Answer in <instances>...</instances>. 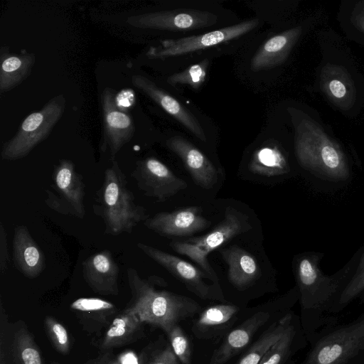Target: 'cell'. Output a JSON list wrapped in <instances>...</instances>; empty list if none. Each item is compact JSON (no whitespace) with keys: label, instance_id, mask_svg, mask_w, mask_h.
Returning a JSON list of instances; mask_svg holds the SVG:
<instances>
[{"label":"cell","instance_id":"5bb4252c","mask_svg":"<svg viewBox=\"0 0 364 364\" xmlns=\"http://www.w3.org/2000/svg\"><path fill=\"white\" fill-rule=\"evenodd\" d=\"M199 206H188L149 217L144 225L151 231L166 237H186L209 228L211 222L202 214Z\"/></svg>","mask_w":364,"mask_h":364},{"label":"cell","instance_id":"4dcf8cb0","mask_svg":"<svg viewBox=\"0 0 364 364\" xmlns=\"http://www.w3.org/2000/svg\"><path fill=\"white\" fill-rule=\"evenodd\" d=\"M296 330L291 324L282 336L267 350L259 364H283L290 353Z\"/></svg>","mask_w":364,"mask_h":364},{"label":"cell","instance_id":"836d02e7","mask_svg":"<svg viewBox=\"0 0 364 364\" xmlns=\"http://www.w3.org/2000/svg\"><path fill=\"white\" fill-rule=\"evenodd\" d=\"M45 326L55 348L62 354H67L70 349V340L64 326L49 316L45 318Z\"/></svg>","mask_w":364,"mask_h":364},{"label":"cell","instance_id":"8992f818","mask_svg":"<svg viewBox=\"0 0 364 364\" xmlns=\"http://www.w3.org/2000/svg\"><path fill=\"white\" fill-rule=\"evenodd\" d=\"M65 109V97L59 95L51 98L40 110L28 115L16 134L4 144L1 158L6 161H15L26 157L48 137L63 117Z\"/></svg>","mask_w":364,"mask_h":364},{"label":"cell","instance_id":"f1b7e54d","mask_svg":"<svg viewBox=\"0 0 364 364\" xmlns=\"http://www.w3.org/2000/svg\"><path fill=\"white\" fill-rule=\"evenodd\" d=\"M364 294V247L360 250L358 264L354 272L338 300L336 312L353 300Z\"/></svg>","mask_w":364,"mask_h":364},{"label":"cell","instance_id":"9a60e30c","mask_svg":"<svg viewBox=\"0 0 364 364\" xmlns=\"http://www.w3.org/2000/svg\"><path fill=\"white\" fill-rule=\"evenodd\" d=\"M166 146L181 159L198 186L206 190L214 187L218 179L216 167L197 147L178 136L168 139Z\"/></svg>","mask_w":364,"mask_h":364},{"label":"cell","instance_id":"ac0fdd59","mask_svg":"<svg viewBox=\"0 0 364 364\" xmlns=\"http://www.w3.org/2000/svg\"><path fill=\"white\" fill-rule=\"evenodd\" d=\"M270 314L259 311L231 331L213 352L209 364H225L252 341L255 333L269 320Z\"/></svg>","mask_w":364,"mask_h":364},{"label":"cell","instance_id":"30bf717a","mask_svg":"<svg viewBox=\"0 0 364 364\" xmlns=\"http://www.w3.org/2000/svg\"><path fill=\"white\" fill-rule=\"evenodd\" d=\"M137 247L166 269L192 293L202 299L225 301L219 284H208V275L187 261L154 247L139 242Z\"/></svg>","mask_w":364,"mask_h":364},{"label":"cell","instance_id":"8d00e7d4","mask_svg":"<svg viewBox=\"0 0 364 364\" xmlns=\"http://www.w3.org/2000/svg\"><path fill=\"white\" fill-rule=\"evenodd\" d=\"M350 21L358 30L364 33V1L355 5L351 14Z\"/></svg>","mask_w":364,"mask_h":364},{"label":"cell","instance_id":"8fae6325","mask_svg":"<svg viewBox=\"0 0 364 364\" xmlns=\"http://www.w3.org/2000/svg\"><path fill=\"white\" fill-rule=\"evenodd\" d=\"M100 107L102 129L100 150L113 162L119 151L133 138L135 127L132 117L118 107L114 89L104 88Z\"/></svg>","mask_w":364,"mask_h":364},{"label":"cell","instance_id":"1f68e13d","mask_svg":"<svg viewBox=\"0 0 364 364\" xmlns=\"http://www.w3.org/2000/svg\"><path fill=\"white\" fill-rule=\"evenodd\" d=\"M70 308L76 311L87 314L107 315L112 313L115 306L111 302L95 297L79 298L72 302Z\"/></svg>","mask_w":364,"mask_h":364},{"label":"cell","instance_id":"f35d334b","mask_svg":"<svg viewBox=\"0 0 364 364\" xmlns=\"http://www.w3.org/2000/svg\"><path fill=\"white\" fill-rule=\"evenodd\" d=\"M112 364H122L120 362L119 363H112Z\"/></svg>","mask_w":364,"mask_h":364},{"label":"cell","instance_id":"74e56055","mask_svg":"<svg viewBox=\"0 0 364 364\" xmlns=\"http://www.w3.org/2000/svg\"><path fill=\"white\" fill-rule=\"evenodd\" d=\"M120 363L122 364H137V360L132 353H127L122 357Z\"/></svg>","mask_w":364,"mask_h":364},{"label":"cell","instance_id":"3957f363","mask_svg":"<svg viewBox=\"0 0 364 364\" xmlns=\"http://www.w3.org/2000/svg\"><path fill=\"white\" fill-rule=\"evenodd\" d=\"M295 152L301 166L316 177L334 183L350 178L348 159L339 144L311 119L296 127Z\"/></svg>","mask_w":364,"mask_h":364},{"label":"cell","instance_id":"e0dca14e","mask_svg":"<svg viewBox=\"0 0 364 364\" xmlns=\"http://www.w3.org/2000/svg\"><path fill=\"white\" fill-rule=\"evenodd\" d=\"M132 82L140 92L154 101L197 138L203 141H206L204 129L200 122L175 97L143 75H134Z\"/></svg>","mask_w":364,"mask_h":364},{"label":"cell","instance_id":"ffe728a7","mask_svg":"<svg viewBox=\"0 0 364 364\" xmlns=\"http://www.w3.org/2000/svg\"><path fill=\"white\" fill-rule=\"evenodd\" d=\"M227 264L229 282L237 289L244 290L260 277L261 269L256 258L237 245L220 250Z\"/></svg>","mask_w":364,"mask_h":364},{"label":"cell","instance_id":"277c9868","mask_svg":"<svg viewBox=\"0 0 364 364\" xmlns=\"http://www.w3.org/2000/svg\"><path fill=\"white\" fill-rule=\"evenodd\" d=\"M97 196L94 212L102 219L107 234L115 236L131 233L139 223L149 218L146 208L136 204L134 193L128 188L126 176L117 161L105 170Z\"/></svg>","mask_w":364,"mask_h":364},{"label":"cell","instance_id":"9c48e42d","mask_svg":"<svg viewBox=\"0 0 364 364\" xmlns=\"http://www.w3.org/2000/svg\"><path fill=\"white\" fill-rule=\"evenodd\" d=\"M258 23L257 19L247 20L200 35L166 39L159 46L150 48L146 56L150 59H164L203 50L243 36Z\"/></svg>","mask_w":364,"mask_h":364},{"label":"cell","instance_id":"484cf974","mask_svg":"<svg viewBox=\"0 0 364 364\" xmlns=\"http://www.w3.org/2000/svg\"><path fill=\"white\" fill-rule=\"evenodd\" d=\"M239 311L237 306L232 304H217L205 309L200 313L193 327L196 336L208 338L213 330L225 327L235 316Z\"/></svg>","mask_w":364,"mask_h":364},{"label":"cell","instance_id":"83f0119b","mask_svg":"<svg viewBox=\"0 0 364 364\" xmlns=\"http://www.w3.org/2000/svg\"><path fill=\"white\" fill-rule=\"evenodd\" d=\"M14 354L18 364H43L33 337L23 328L19 330L15 336Z\"/></svg>","mask_w":364,"mask_h":364},{"label":"cell","instance_id":"7a4b0ae2","mask_svg":"<svg viewBox=\"0 0 364 364\" xmlns=\"http://www.w3.org/2000/svg\"><path fill=\"white\" fill-rule=\"evenodd\" d=\"M360 250L340 270L325 274L320 267L323 253L303 252L294 257V272L303 311L318 316L324 312H336L340 296L358 264Z\"/></svg>","mask_w":364,"mask_h":364},{"label":"cell","instance_id":"7402d4cb","mask_svg":"<svg viewBox=\"0 0 364 364\" xmlns=\"http://www.w3.org/2000/svg\"><path fill=\"white\" fill-rule=\"evenodd\" d=\"M321 90L329 100L342 109H350L355 100L353 82L342 66L326 64L320 75Z\"/></svg>","mask_w":364,"mask_h":364},{"label":"cell","instance_id":"d590c367","mask_svg":"<svg viewBox=\"0 0 364 364\" xmlns=\"http://www.w3.org/2000/svg\"><path fill=\"white\" fill-rule=\"evenodd\" d=\"M178 358L171 347H167L157 354L149 364H178Z\"/></svg>","mask_w":364,"mask_h":364},{"label":"cell","instance_id":"5b68a950","mask_svg":"<svg viewBox=\"0 0 364 364\" xmlns=\"http://www.w3.org/2000/svg\"><path fill=\"white\" fill-rule=\"evenodd\" d=\"M252 228L248 215L228 207L223 220L209 232L183 240H174L169 245L176 253L186 256L198 264L208 275L211 282L219 284L218 275L208 262V255Z\"/></svg>","mask_w":364,"mask_h":364},{"label":"cell","instance_id":"e575fe53","mask_svg":"<svg viewBox=\"0 0 364 364\" xmlns=\"http://www.w3.org/2000/svg\"><path fill=\"white\" fill-rule=\"evenodd\" d=\"M9 263V252L7 247L6 232L4 227L0 224V271L3 273L6 270Z\"/></svg>","mask_w":364,"mask_h":364},{"label":"cell","instance_id":"603a6c76","mask_svg":"<svg viewBox=\"0 0 364 364\" xmlns=\"http://www.w3.org/2000/svg\"><path fill=\"white\" fill-rule=\"evenodd\" d=\"M0 92L4 93L19 85L31 74L36 63L33 53H11L1 49Z\"/></svg>","mask_w":364,"mask_h":364},{"label":"cell","instance_id":"4fadbf2b","mask_svg":"<svg viewBox=\"0 0 364 364\" xmlns=\"http://www.w3.org/2000/svg\"><path fill=\"white\" fill-rule=\"evenodd\" d=\"M216 21L217 16L209 12L176 9L132 16L126 21L129 26L139 28L184 31L210 26Z\"/></svg>","mask_w":364,"mask_h":364},{"label":"cell","instance_id":"cb8c5ba5","mask_svg":"<svg viewBox=\"0 0 364 364\" xmlns=\"http://www.w3.org/2000/svg\"><path fill=\"white\" fill-rule=\"evenodd\" d=\"M249 168L252 173L266 177L279 176L290 171L286 156L275 145L258 149L252 157Z\"/></svg>","mask_w":364,"mask_h":364},{"label":"cell","instance_id":"ba28073f","mask_svg":"<svg viewBox=\"0 0 364 364\" xmlns=\"http://www.w3.org/2000/svg\"><path fill=\"white\" fill-rule=\"evenodd\" d=\"M46 193L45 203L51 210L80 219L84 218L85 185L72 161H59L53 172L50 188L46 189Z\"/></svg>","mask_w":364,"mask_h":364},{"label":"cell","instance_id":"4316f807","mask_svg":"<svg viewBox=\"0 0 364 364\" xmlns=\"http://www.w3.org/2000/svg\"><path fill=\"white\" fill-rule=\"evenodd\" d=\"M133 313L124 310L112 322L102 341L103 348H110L124 343L139 330L141 324Z\"/></svg>","mask_w":364,"mask_h":364},{"label":"cell","instance_id":"6da1fadb","mask_svg":"<svg viewBox=\"0 0 364 364\" xmlns=\"http://www.w3.org/2000/svg\"><path fill=\"white\" fill-rule=\"evenodd\" d=\"M127 274L132 299L126 310L134 314L141 323L159 326L167 333L200 309L191 298L157 289L164 281L161 277L142 278L133 267L127 268Z\"/></svg>","mask_w":364,"mask_h":364},{"label":"cell","instance_id":"f546056e","mask_svg":"<svg viewBox=\"0 0 364 364\" xmlns=\"http://www.w3.org/2000/svg\"><path fill=\"white\" fill-rule=\"evenodd\" d=\"M208 64V60L205 59L180 73L171 75L168 77L167 82L173 86L187 85L194 89H198L205 80Z\"/></svg>","mask_w":364,"mask_h":364},{"label":"cell","instance_id":"7c38bea8","mask_svg":"<svg viewBox=\"0 0 364 364\" xmlns=\"http://www.w3.org/2000/svg\"><path fill=\"white\" fill-rule=\"evenodd\" d=\"M132 176L146 196L161 202L166 201L188 187L184 180L154 157L136 161Z\"/></svg>","mask_w":364,"mask_h":364},{"label":"cell","instance_id":"d6a6232c","mask_svg":"<svg viewBox=\"0 0 364 364\" xmlns=\"http://www.w3.org/2000/svg\"><path fill=\"white\" fill-rule=\"evenodd\" d=\"M171 348L182 364L191 363V350L187 336L179 324L175 325L168 333Z\"/></svg>","mask_w":364,"mask_h":364},{"label":"cell","instance_id":"2e32d148","mask_svg":"<svg viewBox=\"0 0 364 364\" xmlns=\"http://www.w3.org/2000/svg\"><path fill=\"white\" fill-rule=\"evenodd\" d=\"M82 276L91 289L101 295L119 294V268L110 251L96 252L82 263Z\"/></svg>","mask_w":364,"mask_h":364},{"label":"cell","instance_id":"44dd1931","mask_svg":"<svg viewBox=\"0 0 364 364\" xmlns=\"http://www.w3.org/2000/svg\"><path fill=\"white\" fill-rule=\"evenodd\" d=\"M301 31V27H295L268 39L252 58L251 69L260 71L282 64L297 42Z\"/></svg>","mask_w":364,"mask_h":364},{"label":"cell","instance_id":"d6986e66","mask_svg":"<svg viewBox=\"0 0 364 364\" xmlns=\"http://www.w3.org/2000/svg\"><path fill=\"white\" fill-rule=\"evenodd\" d=\"M13 257L15 267L27 278H36L45 268V256L23 225L14 228Z\"/></svg>","mask_w":364,"mask_h":364},{"label":"cell","instance_id":"d4e9b609","mask_svg":"<svg viewBox=\"0 0 364 364\" xmlns=\"http://www.w3.org/2000/svg\"><path fill=\"white\" fill-rule=\"evenodd\" d=\"M291 323V314L274 322L236 364H259L267 350L282 336Z\"/></svg>","mask_w":364,"mask_h":364},{"label":"cell","instance_id":"52a82bcc","mask_svg":"<svg viewBox=\"0 0 364 364\" xmlns=\"http://www.w3.org/2000/svg\"><path fill=\"white\" fill-rule=\"evenodd\" d=\"M364 353V316L321 336L302 364H347Z\"/></svg>","mask_w":364,"mask_h":364}]
</instances>
